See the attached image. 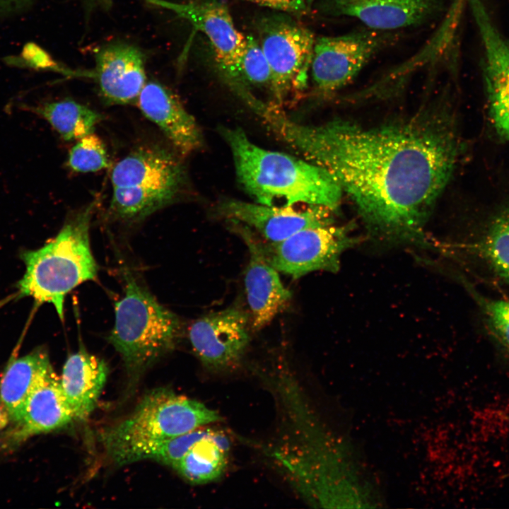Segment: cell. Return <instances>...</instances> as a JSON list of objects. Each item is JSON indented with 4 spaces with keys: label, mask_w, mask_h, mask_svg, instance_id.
<instances>
[{
    "label": "cell",
    "mask_w": 509,
    "mask_h": 509,
    "mask_svg": "<svg viewBox=\"0 0 509 509\" xmlns=\"http://www.w3.org/2000/svg\"><path fill=\"white\" fill-rule=\"evenodd\" d=\"M238 180L256 202L268 206H322L335 211L342 189L325 169L305 159L263 148L240 127H221Z\"/></svg>",
    "instance_id": "obj_2"
},
{
    "label": "cell",
    "mask_w": 509,
    "mask_h": 509,
    "mask_svg": "<svg viewBox=\"0 0 509 509\" xmlns=\"http://www.w3.org/2000/svg\"><path fill=\"white\" fill-rule=\"evenodd\" d=\"M67 164L74 171L89 172L107 168L110 162L103 142L93 132L77 140L69 151Z\"/></svg>",
    "instance_id": "obj_25"
},
{
    "label": "cell",
    "mask_w": 509,
    "mask_h": 509,
    "mask_svg": "<svg viewBox=\"0 0 509 509\" xmlns=\"http://www.w3.org/2000/svg\"><path fill=\"white\" fill-rule=\"evenodd\" d=\"M481 250L494 271L509 283V210L491 223L481 243Z\"/></svg>",
    "instance_id": "obj_24"
},
{
    "label": "cell",
    "mask_w": 509,
    "mask_h": 509,
    "mask_svg": "<svg viewBox=\"0 0 509 509\" xmlns=\"http://www.w3.org/2000/svg\"><path fill=\"white\" fill-rule=\"evenodd\" d=\"M368 29L315 39L310 71L318 90L332 92L349 83L385 45L382 31Z\"/></svg>",
    "instance_id": "obj_9"
},
{
    "label": "cell",
    "mask_w": 509,
    "mask_h": 509,
    "mask_svg": "<svg viewBox=\"0 0 509 509\" xmlns=\"http://www.w3.org/2000/svg\"><path fill=\"white\" fill-rule=\"evenodd\" d=\"M237 86H270L271 73L259 42L252 35L245 36L237 62Z\"/></svg>",
    "instance_id": "obj_23"
},
{
    "label": "cell",
    "mask_w": 509,
    "mask_h": 509,
    "mask_svg": "<svg viewBox=\"0 0 509 509\" xmlns=\"http://www.w3.org/2000/svg\"><path fill=\"white\" fill-rule=\"evenodd\" d=\"M228 450L227 437L211 429L189 448L174 469L192 484L213 481L226 469Z\"/></svg>",
    "instance_id": "obj_21"
},
{
    "label": "cell",
    "mask_w": 509,
    "mask_h": 509,
    "mask_svg": "<svg viewBox=\"0 0 509 509\" xmlns=\"http://www.w3.org/2000/svg\"><path fill=\"white\" fill-rule=\"evenodd\" d=\"M221 420L219 414L193 399L165 388L148 392L133 412L102 434L112 461L124 465L146 459L157 446Z\"/></svg>",
    "instance_id": "obj_4"
},
{
    "label": "cell",
    "mask_w": 509,
    "mask_h": 509,
    "mask_svg": "<svg viewBox=\"0 0 509 509\" xmlns=\"http://www.w3.org/2000/svg\"><path fill=\"white\" fill-rule=\"evenodd\" d=\"M18 297V293L8 296V297L0 300V308L8 303L11 300Z\"/></svg>",
    "instance_id": "obj_32"
},
{
    "label": "cell",
    "mask_w": 509,
    "mask_h": 509,
    "mask_svg": "<svg viewBox=\"0 0 509 509\" xmlns=\"http://www.w3.org/2000/svg\"><path fill=\"white\" fill-rule=\"evenodd\" d=\"M494 337L509 351V301L476 296Z\"/></svg>",
    "instance_id": "obj_27"
},
{
    "label": "cell",
    "mask_w": 509,
    "mask_h": 509,
    "mask_svg": "<svg viewBox=\"0 0 509 509\" xmlns=\"http://www.w3.org/2000/svg\"><path fill=\"white\" fill-rule=\"evenodd\" d=\"M257 29L271 69L269 87L280 103L292 90L306 85L316 38L310 29L281 13L261 18Z\"/></svg>",
    "instance_id": "obj_8"
},
{
    "label": "cell",
    "mask_w": 509,
    "mask_h": 509,
    "mask_svg": "<svg viewBox=\"0 0 509 509\" xmlns=\"http://www.w3.org/2000/svg\"><path fill=\"white\" fill-rule=\"evenodd\" d=\"M211 430L201 427L170 439L153 450L146 459L156 460L174 468L189 448Z\"/></svg>",
    "instance_id": "obj_26"
},
{
    "label": "cell",
    "mask_w": 509,
    "mask_h": 509,
    "mask_svg": "<svg viewBox=\"0 0 509 509\" xmlns=\"http://www.w3.org/2000/svg\"><path fill=\"white\" fill-rule=\"evenodd\" d=\"M94 58L95 69L90 75L103 98L114 105L136 102L146 83L143 52L130 43L116 41L100 47Z\"/></svg>",
    "instance_id": "obj_15"
},
{
    "label": "cell",
    "mask_w": 509,
    "mask_h": 509,
    "mask_svg": "<svg viewBox=\"0 0 509 509\" xmlns=\"http://www.w3.org/2000/svg\"><path fill=\"white\" fill-rule=\"evenodd\" d=\"M107 376L105 362L83 347L68 357L60 383L74 420H85L92 413Z\"/></svg>",
    "instance_id": "obj_19"
},
{
    "label": "cell",
    "mask_w": 509,
    "mask_h": 509,
    "mask_svg": "<svg viewBox=\"0 0 509 509\" xmlns=\"http://www.w3.org/2000/svg\"><path fill=\"white\" fill-rule=\"evenodd\" d=\"M33 0H0V11L16 12L22 11L33 3Z\"/></svg>",
    "instance_id": "obj_29"
},
{
    "label": "cell",
    "mask_w": 509,
    "mask_h": 509,
    "mask_svg": "<svg viewBox=\"0 0 509 509\" xmlns=\"http://www.w3.org/2000/svg\"><path fill=\"white\" fill-rule=\"evenodd\" d=\"M136 104L182 155L187 156L201 146L202 134L194 118L166 86L157 81L146 83Z\"/></svg>",
    "instance_id": "obj_16"
},
{
    "label": "cell",
    "mask_w": 509,
    "mask_h": 509,
    "mask_svg": "<svg viewBox=\"0 0 509 509\" xmlns=\"http://www.w3.org/2000/svg\"><path fill=\"white\" fill-rule=\"evenodd\" d=\"M74 420L64 396L60 379L51 368L30 394L19 421L11 432L13 441L62 428Z\"/></svg>",
    "instance_id": "obj_18"
},
{
    "label": "cell",
    "mask_w": 509,
    "mask_h": 509,
    "mask_svg": "<svg viewBox=\"0 0 509 509\" xmlns=\"http://www.w3.org/2000/svg\"><path fill=\"white\" fill-rule=\"evenodd\" d=\"M143 1L175 13L204 33L213 49L221 76L229 86L237 83V62L245 36L237 30L226 4L219 0Z\"/></svg>",
    "instance_id": "obj_12"
},
{
    "label": "cell",
    "mask_w": 509,
    "mask_h": 509,
    "mask_svg": "<svg viewBox=\"0 0 509 509\" xmlns=\"http://www.w3.org/2000/svg\"><path fill=\"white\" fill-rule=\"evenodd\" d=\"M33 110L45 118L66 141L78 140L93 133L103 119L99 112L70 100L45 103L33 107Z\"/></svg>",
    "instance_id": "obj_22"
},
{
    "label": "cell",
    "mask_w": 509,
    "mask_h": 509,
    "mask_svg": "<svg viewBox=\"0 0 509 509\" xmlns=\"http://www.w3.org/2000/svg\"><path fill=\"white\" fill-rule=\"evenodd\" d=\"M268 206L235 199L221 201L217 214L240 223L266 242L276 243L299 230L334 224V211L322 206Z\"/></svg>",
    "instance_id": "obj_11"
},
{
    "label": "cell",
    "mask_w": 509,
    "mask_h": 509,
    "mask_svg": "<svg viewBox=\"0 0 509 509\" xmlns=\"http://www.w3.org/2000/svg\"><path fill=\"white\" fill-rule=\"evenodd\" d=\"M51 368L49 356L41 348L13 361L8 365L0 384V398L13 422L21 419L30 394Z\"/></svg>",
    "instance_id": "obj_20"
},
{
    "label": "cell",
    "mask_w": 509,
    "mask_h": 509,
    "mask_svg": "<svg viewBox=\"0 0 509 509\" xmlns=\"http://www.w3.org/2000/svg\"><path fill=\"white\" fill-rule=\"evenodd\" d=\"M261 120L304 159L329 172L371 235L424 244V227L452 173L457 143L447 117L425 110L408 120L364 127L334 119L298 123L275 105Z\"/></svg>",
    "instance_id": "obj_1"
},
{
    "label": "cell",
    "mask_w": 509,
    "mask_h": 509,
    "mask_svg": "<svg viewBox=\"0 0 509 509\" xmlns=\"http://www.w3.org/2000/svg\"><path fill=\"white\" fill-rule=\"evenodd\" d=\"M87 11L89 13L95 9H109L112 4V0H84Z\"/></svg>",
    "instance_id": "obj_30"
},
{
    "label": "cell",
    "mask_w": 509,
    "mask_h": 509,
    "mask_svg": "<svg viewBox=\"0 0 509 509\" xmlns=\"http://www.w3.org/2000/svg\"><path fill=\"white\" fill-rule=\"evenodd\" d=\"M124 295L115 305L107 339L131 373H139L172 351L182 334L180 318L163 306L129 270L123 271Z\"/></svg>",
    "instance_id": "obj_5"
},
{
    "label": "cell",
    "mask_w": 509,
    "mask_h": 509,
    "mask_svg": "<svg viewBox=\"0 0 509 509\" xmlns=\"http://www.w3.org/2000/svg\"><path fill=\"white\" fill-rule=\"evenodd\" d=\"M109 211L127 223L144 219L175 200L184 182L180 161L168 150L147 146L120 160L110 175Z\"/></svg>",
    "instance_id": "obj_6"
},
{
    "label": "cell",
    "mask_w": 509,
    "mask_h": 509,
    "mask_svg": "<svg viewBox=\"0 0 509 509\" xmlns=\"http://www.w3.org/2000/svg\"><path fill=\"white\" fill-rule=\"evenodd\" d=\"M443 0H320L322 14L358 19L368 28L387 31L420 25L440 10Z\"/></svg>",
    "instance_id": "obj_13"
},
{
    "label": "cell",
    "mask_w": 509,
    "mask_h": 509,
    "mask_svg": "<svg viewBox=\"0 0 509 509\" xmlns=\"http://www.w3.org/2000/svg\"><path fill=\"white\" fill-rule=\"evenodd\" d=\"M485 54L489 115L498 134L509 140V42L503 39L481 0H470Z\"/></svg>",
    "instance_id": "obj_14"
},
{
    "label": "cell",
    "mask_w": 509,
    "mask_h": 509,
    "mask_svg": "<svg viewBox=\"0 0 509 509\" xmlns=\"http://www.w3.org/2000/svg\"><path fill=\"white\" fill-rule=\"evenodd\" d=\"M245 231L272 267L293 279L316 271H339L343 252L358 242L350 227L334 224L305 228L276 243L264 242L248 228Z\"/></svg>",
    "instance_id": "obj_7"
},
{
    "label": "cell",
    "mask_w": 509,
    "mask_h": 509,
    "mask_svg": "<svg viewBox=\"0 0 509 509\" xmlns=\"http://www.w3.org/2000/svg\"><path fill=\"white\" fill-rule=\"evenodd\" d=\"M9 417L6 409L0 406V428H4L8 420Z\"/></svg>",
    "instance_id": "obj_31"
},
{
    "label": "cell",
    "mask_w": 509,
    "mask_h": 509,
    "mask_svg": "<svg viewBox=\"0 0 509 509\" xmlns=\"http://www.w3.org/2000/svg\"><path fill=\"white\" fill-rule=\"evenodd\" d=\"M261 6L300 16L308 13L305 0H247Z\"/></svg>",
    "instance_id": "obj_28"
},
{
    "label": "cell",
    "mask_w": 509,
    "mask_h": 509,
    "mask_svg": "<svg viewBox=\"0 0 509 509\" xmlns=\"http://www.w3.org/2000/svg\"><path fill=\"white\" fill-rule=\"evenodd\" d=\"M96 204L90 202L69 216L43 247L21 254L25 272L17 284L18 296L32 297L36 305L51 303L61 320L66 294L97 276L89 233Z\"/></svg>",
    "instance_id": "obj_3"
},
{
    "label": "cell",
    "mask_w": 509,
    "mask_h": 509,
    "mask_svg": "<svg viewBox=\"0 0 509 509\" xmlns=\"http://www.w3.org/2000/svg\"><path fill=\"white\" fill-rule=\"evenodd\" d=\"M251 330L249 312L233 305L197 318L189 327L188 337L194 354L206 368L223 371L240 363Z\"/></svg>",
    "instance_id": "obj_10"
},
{
    "label": "cell",
    "mask_w": 509,
    "mask_h": 509,
    "mask_svg": "<svg viewBox=\"0 0 509 509\" xmlns=\"http://www.w3.org/2000/svg\"><path fill=\"white\" fill-rule=\"evenodd\" d=\"M235 231L250 252L244 274L245 291L252 330L259 331L288 304L291 293L283 284L279 272L264 259L247 234L240 228H235Z\"/></svg>",
    "instance_id": "obj_17"
}]
</instances>
